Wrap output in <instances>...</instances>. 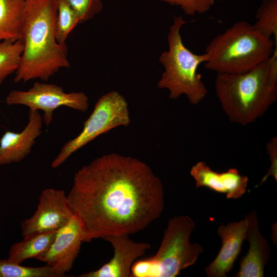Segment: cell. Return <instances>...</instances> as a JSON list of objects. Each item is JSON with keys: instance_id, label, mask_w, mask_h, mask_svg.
Listing matches in <instances>:
<instances>
[{"instance_id": "obj_1", "label": "cell", "mask_w": 277, "mask_h": 277, "mask_svg": "<svg viewBox=\"0 0 277 277\" xmlns=\"http://www.w3.org/2000/svg\"><path fill=\"white\" fill-rule=\"evenodd\" d=\"M83 242L133 234L158 219L164 209L163 184L143 161L112 153L75 172L67 195Z\"/></svg>"}, {"instance_id": "obj_2", "label": "cell", "mask_w": 277, "mask_h": 277, "mask_svg": "<svg viewBox=\"0 0 277 277\" xmlns=\"http://www.w3.org/2000/svg\"><path fill=\"white\" fill-rule=\"evenodd\" d=\"M55 0H25L22 38L23 51L15 83L47 81L63 68H69L66 43L56 39Z\"/></svg>"}, {"instance_id": "obj_3", "label": "cell", "mask_w": 277, "mask_h": 277, "mask_svg": "<svg viewBox=\"0 0 277 277\" xmlns=\"http://www.w3.org/2000/svg\"><path fill=\"white\" fill-rule=\"evenodd\" d=\"M214 87L231 123L246 126L255 122L277 98V48L270 57L248 72L217 74Z\"/></svg>"}, {"instance_id": "obj_4", "label": "cell", "mask_w": 277, "mask_h": 277, "mask_svg": "<svg viewBox=\"0 0 277 277\" xmlns=\"http://www.w3.org/2000/svg\"><path fill=\"white\" fill-rule=\"evenodd\" d=\"M276 48L274 39L253 25L237 22L207 45L204 67L217 74L245 73L270 57Z\"/></svg>"}, {"instance_id": "obj_5", "label": "cell", "mask_w": 277, "mask_h": 277, "mask_svg": "<svg viewBox=\"0 0 277 277\" xmlns=\"http://www.w3.org/2000/svg\"><path fill=\"white\" fill-rule=\"evenodd\" d=\"M187 22L181 15L174 17L167 34L168 49L159 57L164 71L157 87L167 89L171 100L185 95L190 104L195 105L208 93L202 75L197 71L199 66L207 61L208 56L205 53H193L184 44L181 29Z\"/></svg>"}, {"instance_id": "obj_6", "label": "cell", "mask_w": 277, "mask_h": 277, "mask_svg": "<svg viewBox=\"0 0 277 277\" xmlns=\"http://www.w3.org/2000/svg\"><path fill=\"white\" fill-rule=\"evenodd\" d=\"M195 227L192 219L187 215L170 218L156 253L135 261L131 267L132 276L175 277L195 264L204 251L200 244L190 241Z\"/></svg>"}, {"instance_id": "obj_7", "label": "cell", "mask_w": 277, "mask_h": 277, "mask_svg": "<svg viewBox=\"0 0 277 277\" xmlns=\"http://www.w3.org/2000/svg\"><path fill=\"white\" fill-rule=\"evenodd\" d=\"M131 122L128 103L119 92L112 91L100 97L89 117L84 122L82 131L62 146L51 163L52 168L63 164L71 155L100 135Z\"/></svg>"}, {"instance_id": "obj_8", "label": "cell", "mask_w": 277, "mask_h": 277, "mask_svg": "<svg viewBox=\"0 0 277 277\" xmlns=\"http://www.w3.org/2000/svg\"><path fill=\"white\" fill-rule=\"evenodd\" d=\"M5 103L8 106L24 105L29 110H42L43 122L47 126L53 120L54 111L58 107L65 106L85 112L89 106V98L83 92L66 93L56 84L37 82L26 91H11Z\"/></svg>"}, {"instance_id": "obj_9", "label": "cell", "mask_w": 277, "mask_h": 277, "mask_svg": "<svg viewBox=\"0 0 277 277\" xmlns=\"http://www.w3.org/2000/svg\"><path fill=\"white\" fill-rule=\"evenodd\" d=\"M73 214L64 190L44 189L39 197L37 209L30 218L21 223L24 238L35 234L57 231L66 225Z\"/></svg>"}, {"instance_id": "obj_10", "label": "cell", "mask_w": 277, "mask_h": 277, "mask_svg": "<svg viewBox=\"0 0 277 277\" xmlns=\"http://www.w3.org/2000/svg\"><path fill=\"white\" fill-rule=\"evenodd\" d=\"M82 243V229L73 215L66 225L56 231L55 239L48 249L36 259L66 274L72 268Z\"/></svg>"}, {"instance_id": "obj_11", "label": "cell", "mask_w": 277, "mask_h": 277, "mask_svg": "<svg viewBox=\"0 0 277 277\" xmlns=\"http://www.w3.org/2000/svg\"><path fill=\"white\" fill-rule=\"evenodd\" d=\"M113 249L110 261L100 268L80 274V277H132L131 267L135 260L150 248L147 243L136 242L127 234L105 238Z\"/></svg>"}, {"instance_id": "obj_12", "label": "cell", "mask_w": 277, "mask_h": 277, "mask_svg": "<svg viewBox=\"0 0 277 277\" xmlns=\"http://www.w3.org/2000/svg\"><path fill=\"white\" fill-rule=\"evenodd\" d=\"M248 223L246 219L239 222L221 224L217 233L221 239L222 246L215 259L205 268L209 277H226L233 269L245 240Z\"/></svg>"}, {"instance_id": "obj_13", "label": "cell", "mask_w": 277, "mask_h": 277, "mask_svg": "<svg viewBox=\"0 0 277 277\" xmlns=\"http://www.w3.org/2000/svg\"><path fill=\"white\" fill-rule=\"evenodd\" d=\"M191 176L195 182L196 188L207 187L215 192L224 194L228 199H237L246 192L248 178L232 168L219 173L206 163L197 162L191 168Z\"/></svg>"}, {"instance_id": "obj_14", "label": "cell", "mask_w": 277, "mask_h": 277, "mask_svg": "<svg viewBox=\"0 0 277 277\" xmlns=\"http://www.w3.org/2000/svg\"><path fill=\"white\" fill-rule=\"evenodd\" d=\"M29 121L19 133L7 131L0 139V166L19 163L31 152L41 134L43 117L38 110H29Z\"/></svg>"}, {"instance_id": "obj_15", "label": "cell", "mask_w": 277, "mask_h": 277, "mask_svg": "<svg viewBox=\"0 0 277 277\" xmlns=\"http://www.w3.org/2000/svg\"><path fill=\"white\" fill-rule=\"evenodd\" d=\"M245 217L248 223L245 240L249 247L241 258L239 271L234 276L263 277L264 268L270 259V247L260 231L256 211L252 210Z\"/></svg>"}, {"instance_id": "obj_16", "label": "cell", "mask_w": 277, "mask_h": 277, "mask_svg": "<svg viewBox=\"0 0 277 277\" xmlns=\"http://www.w3.org/2000/svg\"><path fill=\"white\" fill-rule=\"evenodd\" d=\"M25 2L0 0V41L22 39Z\"/></svg>"}, {"instance_id": "obj_17", "label": "cell", "mask_w": 277, "mask_h": 277, "mask_svg": "<svg viewBox=\"0 0 277 277\" xmlns=\"http://www.w3.org/2000/svg\"><path fill=\"white\" fill-rule=\"evenodd\" d=\"M56 231L35 234L14 244L9 250L7 259L21 264L26 260L36 259L48 249L55 239Z\"/></svg>"}, {"instance_id": "obj_18", "label": "cell", "mask_w": 277, "mask_h": 277, "mask_svg": "<svg viewBox=\"0 0 277 277\" xmlns=\"http://www.w3.org/2000/svg\"><path fill=\"white\" fill-rule=\"evenodd\" d=\"M23 51L22 39L0 41V86L17 70Z\"/></svg>"}, {"instance_id": "obj_19", "label": "cell", "mask_w": 277, "mask_h": 277, "mask_svg": "<svg viewBox=\"0 0 277 277\" xmlns=\"http://www.w3.org/2000/svg\"><path fill=\"white\" fill-rule=\"evenodd\" d=\"M65 273L46 265L41 267H26L0 258V277H63Z\"/></svg>"}, {"instance_id": "obj_20", "label": "cell", "mask_w": 277, "mask_h": 277, "mask_svg": "<svg viewBox=\"0 0 277 277\" xmlns=\"http://www.w3.org/2000/svg\"><path fill=\"white\" fill-rule=\"evenodd\" d=\"M255 18L254 27L264 35L273 37L277 45V0H263Z\"/></svg>"}, {"instance_id": "obj_21", "label": "cell", "mask_w": 277, "mask_h": 277, "mask_svg": "<svg viewBox=\"0 0 277 277\" xmlns=\"http://www.w3.org/2000/svg\"><path fill=\"white\" fill-rule=\"evenodd\" d=\"M57 7L56 39L60 44L66 43L70 32L79 24L78 19L66 0H55Z\"/></svg>"}, {"instance_id": "obj_22", "label": "cell", "mask_w": 277, "mask_h": 277, "mask_svg": "<svg viewBox=\"0 0 277 277\" xmlns=\"http://www.w3.org/2000/svg\"><path fill=\"white\" fill-rule=\"evenodd\" d=\"M76 15L79 24L89 21L103 8L101 0H66Z\"/></svg>"}, {"instance_id": "obj_23", "label": "cell", "mask_w": 277, "mask_h": 277, "mask_svg": "<svg viewBox=\"0 0 277 277\" xmlns=\"http://www.w3.org/2000/svg\"><path fill=\"white\" fill-rule=\"evenodd\" d=\"M180 7L188 15L202 14L209 11L215 0H153Z\"/></svg>"}, {"instance_id": "obj_24", "label": "cell", "mask_w": 277, "mask_h": 277, "mask_svg": "<svg viewBox=\"0 0 277 277\" xmlns=\"http://www.w3.org/2000/svg\"><path fill=\"white\" fill-rule=\"evenodd\" d=\"M266 151L269 156L270 166L266 174L262 178L260 183L261 185L269 176H272L277 181V137L274 136L266 144Z\"/></svg>"}, {"instance_id": "obj_25", "label": "cell", "mask_w": 277, "mask_h": 277, "mask_svg": "<svg viewBox=\"0 0 277 277\" xmlns=\"http://www.w3.org/2000/svg\"><path fill=\"white\" fill-rule=\"evenodd\" d=\"M24 1H25V0H24Z\"/></svg>"}]
</instances>
